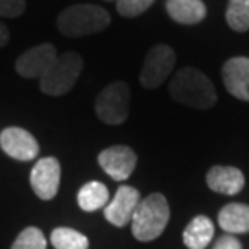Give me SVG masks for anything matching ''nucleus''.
I'll return each mask as SVG.
<instances>
[{
	"mask_svg": "<svg viewBox=\"0 0 249 249\" xmlns=\"http://www.w3.org/2000/svg\"><path fill=\"white\" fill-rule=\"evenodd\" d=\"M225 18L233 31H249V0H228Z\"/></svg>",
	"mask_w": 249,
	"mask_h": 249,
	"instance_id": "nucleus-19",
	"label": "nucleus"
},
{
	"mask_svg": "<svg viewBox=\"0 0 249 249\" xmlns=\"http://www.w3.org/2000/svg\"><path fill=\"white\" fill-rule=\"evenodd\" d=\"M26 10V0H0V17L18 18Z\"/></svg>",
	"mask_w": 249,
	"mask_h": 249,
	"instance_id": "nucleus-22",
	"label": "nucleus"
},
{
	"mask_svg": "<svg viewBox=\"0 0 249 249\" xmlns=\"http://www.w3.org/2000/svg\"><path fill=\"white\" fill-rule=\"evenodd\" d=\"M8 41H10V31H8V28L0 21V47L7 46Z\"/></svg>",
	"mask_w": 249,
	"mask_h": 249,
	"instance_id": "nucleus-24",
	"label": "nucleus"
},
{
	"mask_svg": "<svg viewBox=\"0 0 249 249\" xmlns=\"http://www.w3.org/2000/svg\"><path fill=\"white\" fill-rule=\"evenodd\" d=\"M222 78L227 91L240 101L249 102V58L233 57L222 67Z\"/></svg>",
	"mask_w": 249,
	"mask_h": 249,
	"instance_id": "nucleus-12",
	"label": "nucleus"
},
{
	"mask_svg": "<svg viewBox=\"0 0 249 249\" xmlns=\"http://www.w3.org/2000/svg\"><path fill=\"white\" fill-rule=\"evenodd\" d=\"M212 249H243V245L235 235H223L215 241Z\"/></svg>",
	"mask_w": 249,
	"mask_h": 249,
	"instance_id": "nucleus-23",
	"label": "nucleus"
},
{
	"mask_svg": "<svg viewBox=\"0 0 249 249\" xmlns=\"http://www.w3.org/2000/svg\"><path fill=\"white\" fill-rule=\"evenodd\" d=\"M12 249H47V240L37 227H28L18 235Z\"/></svg>",
	"mask_w": 249,
	"mask_h": 249,
	"instance_id": "nucleus-20",
	"label": "nucleus"
},
{
	"mask_svg": "<svg viewBox=\"0 0 249 249\" xmlns=\"http://www.w3.org/2000/svg\"><path fill=\"white\" fill-rule=\"evenodd\" d=\"M213 223L206 215L194 217L183 231V243L188 249H206L213 238Z\"/></svg>",
	"mask_w": 249,
	"mask_h": 249,
	"instance_id": "nucleus-16",
	"label": "nucleus"
},
{
	"mask_svg": "<svg viewBox=\"0 0 249 249\" xmlns=\"http://www.w3.org/2000/svg\"><path fill=\"white\" fill-rule=\"evenodd\" d=\"M110 24L106 8L94 3H76L65 8L57 18V28L67 37H83L102 33Z\"/></svg>",
	"mask_w": 249,
	"mask_h": 249,
	"instance_id": "nucleus-3",
	"label": "nucleus"
},
{
	"mask_svg": "<svg viewBox=\"0 0 249 249\" xmlns=\"http://www.w3.org/2000/svg\"><path fill=\"white\" fill-rule=\"evenodd\" d=\"M168 92L173 101L186 107L207 110L217 102V92L212 81L197 68L185 67L172 78Z\"/></svg>",
	"mask_w": 249,
	"mask_h": 249,
	"instance_id": "nucleus-1",
	"label": "nucleus"
},
{
	"mask_svg": "<svg viewBox=\"0 0 249 249\" xmlns=\"http://www.w3.org/2000/svg\"><path fill=\"white\" fill-rule=\"evenodd\" d=\"M206 183L213 193L225 194V196H235V194L243 191L246 180L240 168L215 165L209 168L206 175Z\"/></svg>",
	"mask_w": 249,
	"mask_h": 249,
	"instance_id": "nucleus-13",
	"label": "nucleus"
},
{
	"mask_svg": "<svg viewBox=\"0 0 249 249\" xmlns=\"http://www.w3.org/2000/svg\"><path fill=\"white\" fill-rule=\"evenodd\" d=\"M99 165L107 173L112 180L124 181L133 175L138 163V156L131 147L117 144L110 146L99 154L97 157Z\"/></svg>",
	"mask_w": 249,
	"mask_h": 249,
	"instance_id": "nucleus-8",
	"label": "nucleus"
},
{
	"mask_svg": "<svg viewBox=\"0 0 249 249\" xmlns=\"http://www.w3.org/2000/svg\"><path fill=\"white\" fill-rule=\"evenodd\" d=\"M60 177H62V167L58 159L55 157L39 159L36 165L33 167L31 177H29L34 194L39 199H42V201H51L58 193Z\"/></svg>",
	"mask_w": 249,
	"mask_h": 249,
	"instance_id": "nucleus-7",
	"label": "nucleus"
},
{
	"mask_svg": "<svg viewBox=\"0 0 249 249\" xmlns=\"http://www.w3.org/2000/svg\"><path fill=\"white\" fill-rule=\"evenodd\" d=\"M51 243L55 249H89V240L73 228L58 227L52 231Z\"/></svg>",
	"mask_w": 249,
	"mask_h": 249,
	"instance_id": "nucleus-18",
	"label": "nucleus"
},
{
	"mask_svg": "<svg viewBox=\"0 0 249 249\" xmlns=\"http://www.w3.org/2000/svg\"><path fill=\"white\" fill-rule=\"evenodd\" d=\"M218 225L227 235H241L249 231V206L241 202L227 204L217 215Z\"/></svg>",
	"mask_w": 249,
	"mask_h": 249,
	"instance_id": "nucleus-15",
	"label": "nucleus"
},
{
	"mask_svg": "<svg viewBox=\"0 0 249 249\" xmlns=\"http://www.w3.org/2000/svg\"><path fill=\"white\" fill-rule=\"evenodd\" d=\"M131 92L124 81H115L102 89L96 99V115L106 124H122L129 115Z\"/></svg>",
	"mask_w": 249,
	"mask_h": 249,
	"instance_id": "nucleus-5",
	"label": "nucleus"
},
{
	"mask_svg": "<svg viewBox=\"0 0 249 249\" xmlns=\"http://www.w3.org/2000/svg\"><path fill=\"white\" fill-rule=\"evenodd\" d=\"M165 10L173 21L186 26L201 23L207 15V7L202 0H167Z\"/></svg>",
	"mask_w": 249,
	"mask_h": 249,
	"instance_id": "nucleus-14",
	"label": "nucleus"
},
{
	"mask_svg": "<svg viewBox=\"0 0 249 249\" xmlns=\"http://www.w3.org/2000/svg\"><path fill=\"white\" fill-rule=\"evenodd\" d=\"M177 63V53L170 46L157 44L147 52L144 58L142 70L139 73V83L146 89H156L162 86L170 76Z\"/></svg>",
	"mask_w": 249,
	"mask_h": 249,
	"instance_id": "nucleus-6",
	"label": "nucleus"
},
{
	"mask_svg": "<svg viewBox=\"0 0 249 249\" xmlns=\"http://www.w3.org/2000/svg\"><path fill=\"white\" fill-rule=\"evenodd\" d=\"M156 0H117V12L124 18H136Z\"/></svg>",
	"mask_w": 249,
	"mask_h": 249,
	"instance_id": "nucleus-21",
	"label": "nucleus"
},
{
	"mask_svg": "<svg viewBox=\"0 0 249 249\" xmlns=\"http://www.w3.org/2000/svg\"><path fill=\"white\" fill-rule=\"evenodd\" d=\"M141 201V194L136 188L123 185L117 189L106 207H104V217L113 227L122 228L131 222V217L136 211L138 204Z\"/></svg>",
	"mask_w": 249,
	"mask_h": 249,
	"instance_id": "nucleus-11",
	"label": "nucleus"
},
{
	"mask_svg": "<svg viewBox=\"0 0 249 249\" xmlns=\"http://www.w3.org/2000/svg\"><path fill=\"white\" fill-rule=\"evenodd\" d=\"M57 57L58 53L53 44H39L18 57L15 70L19 76L26 79H41L52 67V63L57 60Z\"/></svg>",
	"mask_w": 249,
	"mask_h": 249,
	"instance_id": "nucleus-10",
	"label": "nucleus"
},
{
	"mask_svg": "<svg viewBox=\"0 0 249 249\" xmlns=\"http://www.w3.org/2000/svg\"><path fill=\"white\" fill-rule=\"evenodd\" d=\"M170 220V206L162 193H152L139 201L131 217V231L138 241L157 240Z\"/></svg>",
	"mask_w": 249,
	"mask_h": 249,
	"instance_id": "nucleus-2",
	"label": "nucleus"
},
{
	"mask_svg": "<svg viewBox=\"0 0 249 249\" xmlns=\"http://www.w3.org/2000/svg\"><path fill=\"white\" fill-rule=\"evenodd\" d=\"M0 147L8 157L15 160L29 162L39 156V142L24 128L8 126L0 133Z\"/></svg>",
	"mask_w": 249,
	"mask_h": 249,
	"instance_id": "nucleus-9",
	"label": "nucleus"
},
{
	"mask_svg": "<svg viewBox=\"0 0 249 249\" xmlns=\"http://www.w3.org/2000/svg\"><path fill=\"white\" fill-rule=\"evenodd\" d=\"M83 67V57L78 52H63L47 70V73L39 79V88L47 96H65L74 88Z\"/></svg>",
	"mask_w": 249,
	"mask_h": 249,
	"instance_id": "nucleus-4",
	"label": "nucleus"
},
{
	"mask_svg": "<svg viewBox=\"0 0 249 249\" xmlns=\"http://www.w3.org/2000/svg\"><path fill=\"white\" fill-rule=\"evenodd\" d=\"M107 2H113V0H107Z\"/></svg>",
	"mask_w": 249,
	"mask_h": 249,
	"instance_id": "nucleus-25",
	"label": "nucleus"
},
{
	"mask_svg": "<svg viewBox=\"0 0 249 249\" xmlns=\"http://www.w3.org/2000/svg\"><path fill=\"white\" fill-rule=\"evenodd\" d=\"M110 201L107 186L101 181H89L78 191V206L84 212H96Z\"/></svg>",
	"mask_w": 249,
	"mask_h": 249,
	"instance_id": "nucleus-17",
	"label": "nucleus"
}]
</instances>
